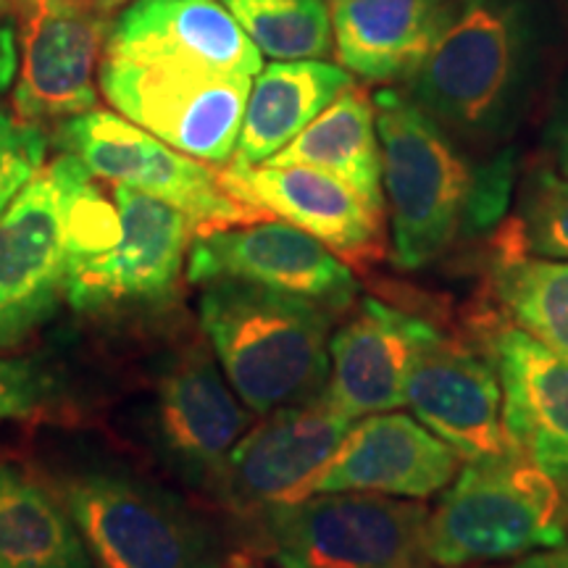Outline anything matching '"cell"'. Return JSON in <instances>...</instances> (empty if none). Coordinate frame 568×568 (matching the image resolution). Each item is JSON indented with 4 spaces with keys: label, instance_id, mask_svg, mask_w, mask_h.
<instances>
[{
    "label": "cell",
    "instance_id": "1",
    "mask_svg": "<svg viewBox=\"0 0 568 568\" xmlns=\"http://www.w3.org/2000/svg\"><path fill=\"white\" fill-rule=\"evenodd\" d=\"M550 45L548 0H450L408 98L464 151H503L535 103Z\"/></svg>",
    "mask_w": 568,
    "mask_h": 568
},
{
    "label": "cell",
    "instance_id": "2",
    "mask_svg": "<svg viewBox=\"0 0 568 568\" xmlns=\"http://www.w3.org/2000/svg\"><path fill=\"white\" fill-rule=\"evenodd\" d=\"M197 314L219 366L245 408L268 416L318 397L329 382L335 314L264 284H203Z\"/></svg>",
    "mask_w": 568,
    "mask_h": 568
},
{
    "label": "cell",
    "instance_id": "3",
    "mask_svg": "<svg viewBox=\"0 0 568 568\" xmlns=\"http://www.w3.org/2000/svg\"><path fill=\"white\" fill-rule=\"evenodd\" d=\"M374 116L395 261L424 268L466 237L477 163L403 92H376Z\"/></svg>",
    "mask_w": 568,
    "mask_h": 568
},
{
    "label": "cell",
    "instance_id": "4",
    "mask_svg": "<svg viewBox=\"0 0 568 568\" xmlns=\"http://www.w3.org/2000/svg\"><path fill=\"white\" fill-rule=\"evenodd\" d=\"M568 542V497L550 474L510 450L468 460L426 521V556L466 568Z\"/></svg>",
    "mask_w": 568,
    "mask_h": 568
},
{
    "label": "cell",
    "instance_id": "5",
    "mask_svg": "<svg viewBox=\"0 0 568 568\" xmlns=\"http://www.w3.org/2000/svg\"><path fill=\"white\" fill-rule=\"evenodd\" d=\"M59 487L95 568H222L211 524L124 468H82Z\"/></svg>",
    "mask_w": 568,
    "mask_h": 568
},
{
    "label": "cell",
    "instance_id": "6",
    "mask_svg": "<svg viewBox=\"0 0 568 568\" xmlns=\"http://www.w3.org/2000/svg\"><path fill=\"white\" fill-rule=\"evenodd\" d=\"M253 531L280 568H437L426 556V514L374 493H316L268 506Z\"/></svg>",
    "mask_w": 568,
    "mask_h": 568
},
{
    "label": "cell",
    "instance_id": "7",
    "mask_svg": "<svg viewBox=\"0 0 568 568\" xmlns=\"http://www.w3.org/2000/svg\"><path fill=\"white\" fill-rule=\"evenodd\" d=\"M101 88L132 124L205 163H226L237 145L253 77L166 53H105Z\"/></svg>",
    "mask_w": 568,
    "mask_h": 568
},
{
    "label": "cell",
    "instance_id": "8",
    "mask_svg": "<svg viewBox=\"0 0 568 568\" xmlns=\"http://www.w3.org/2000/svg\"><path fill=\"white\" fill-rule=\"evenodd\" d=\"M61 148L77 155L92 176L140 190L174 205L197 234L253 224L266 216L226 187L222 172L109 111H88L59 126Z\"/></svg>",
    "mask_w": 568,
    "mask_h": 568
},
{
    "label": "cell",
    "instance_id": "9",
    "mask_svg": "<svg viewBox=\"0 0 568 568\" xmlns=\"http://www.w3.org/2000/svg\"><path fill=\"white\" fill-rule=\"evenodd\" d=\"M88 172L63 153L0 213V351L30 339L67 301V213Z\"/></svg>",
    "mask_w": 568,
    "mask_h": 568
},
{
    "label": "cell",
    "instance_id": "10",
    "mask_svg": "<svg viewBox=\"0 0 568 568\" xmlns=\"http://www.w3.org/2000/svg\"><path fill=\"white\" fill-rule=\"evenodd\" d=\"M187 280H240L301 295L332 314L353 308L358 282L351 266L314 234L290 222H253L197 234Z\"/></svg>",
    "mask_w": 568,
    "mask_h": 568
},
{
    "label": "cell",
    "instance_id": "11",
    "mask_svg": "<svg viewBox=\"0 0 568 568\" xmlns=\"http://www.w3.org/2000/svg\"><path fill=\"white\" fill-rule=\"evenodd\" d=\"M406 403L460 458L485 460L514 450L503 426L495 364L424 318L410 355Z\"/></svg>",
    "mask_w": 568,
    "mask_h": 568
},
{
    "label": "cell",
    "instance_id": "12",
    "mask_svg": "<svg viewBox=\"0 0 568 568\" xmlns=\"http://www.w3.org/2000/svg\"><path fill=\"white\" fill-rule=\"evenodd\" d=\"M351 426L353 418L332 406L326 393L274 410L232 447L219 497L243 516L303 500Z\"/></svg>",
    "mask_w": 568,
    "mask_h": 568
},
{
    "label": "cell",
    "instance_id": "13",
    "mask_svg": "<svg viewBox=\"0 0 568 568\" xmlns=\"http://www.w3.org/2000/svg\"><path fill=\"white\" fill-rule=\"evenodd\" d=\"M251 424L253 410L203 345L184 347L163 368L155 389V426L169 464L184 481L219 497L232 447Z\"/></svg>",
    "mask_w": 568,
    "mask_h": 568
},
{
    "label": "cell",
    "instance_id": "14",
    "mask_svg": "<svg viewBox=\"0 0 568 568\" xmlns=\"http://www.w3.org/2000/svg\"><path fill=\"white\" fill-rule=\"evenodd\" d=\"M21 63L13 92L24 122L71 119L95 109L98 53L105 24L82 0H17Z\"/></svg>",
    "mask_w": 568,
    "mask_h": 568
},
{
    "label": "cell",
    "instance_id": "15",
    "mask_svg": "<svg viewBox=\"0 0 568 568\" xmlns=\"http://www.w3.org/2000/svg\"><path fill=\"white\" fill-rule=\"evenodd\" d=\"M460 456L416 418L374 414L351 426L308 497L316 493H374L429 497L456 479Z\"/></svg>",
    "mask_w": 568,
    "mask_h": 568
},
{
    "label": "cell",
    "instance_id": "16",
    "mask_svg": "<svg viewBox=\"0 0 568 568\" xmlns=\"http://www.w3.org/2000/svg\"><path fill=\"white\" fill-rule=\"evenodd\" d=\"M222 180L240 201L314 234L339 258L382 255V211L337 176L311 166H226Z\"/></svg>",
    "mask_w": 568,
    "mask_h": 568
},
{
    "label": "cell",
    "instance_id": "17",
    "mask_svg": "<svg viewBox=\"0 0 568 568\" xmlns=\"http://www.w3.org/2000/svg\"><path fill=\"white\" fill-rule=\"evenodd\" d=\"M493 353L510 447L566 487L568 361L518 326L497 332Z\"/></svg>",
    "mask_w": 568,
    "mask_h": 568
},
{
    "label": "cell",
    "instance_id": "18",
    "mask_svg": "<svg viewBox=\"0 0 568 568\" xmlns=\"http://www.w3.org/2000/svg\"><path fill=\"white\" fill-rule=\"evenodd\" d=\"M422 318L368 297L329 337L326 397L347 418L387 414L406 403V376Z\"/></svg>",
    "mask_w": 568,
    "mask_h": 568
},
{
    "label": "cell",
    "instance_id": "19",
    "mask_svg": "<svg viewBox=\"0 0 568 568\" xmlns=\"http://www.w3.org/2000/svg\"><path fill=\"white\" fill-rule=\"evenodd\" d=\"M122 234L98 272L88 308L122 303H161L180 282L184 253L195 224L159 197L113 184Z\"/></svg>",
    "mask_w": 568,
    "mask_h": 568
},
{
    "label": "cell",
    "instance_id": "20",
    "mask_svg": "<svg viewBox=\"0 0 568 568\" xmlns=\"http://www.w3.org/2000/svg\"><path fill=\"white\" fill-rule=\"evenodd\" d=\"M105 53L182 55L243 77L264 69V53L222 0H134L113 24Z\"/></svg>",
    "mask_w": 568,
    "mask_h": 568
},
{
    "label": "cell",
    "instance_id": "21",
    "mask_svg": "<svg viewBox=\"0 0 568 568\" xmlns=\"http://www.w3.org/2000/svg\"><path fill=\"white\" fill-rule=\"evenodd\" d=\"M351 88L353 77L335 63L316 59L268 63L253 80L230 166L266 163Z\"/></svg>",
    "mask_w": 568,
    "mask_h": 568
},
{
    "label": "cell",
    "instance_id": "22",
    "mask_svg": "<svg viewBox=\"0 0 568 568\" xmlns=\"http://www.w3.org/2000/svg\"><path fill=\"white\" fill-rule=\"evenodd\" d=\"M445 0H332L337 53L372 82L414 74L443 24Z\"/></svg>",
    "mask_w": 568,
    "mask_h": 568
},
{
    "label": "cell",
    "instance_id": "23",
    "mask_svg": "<svg viewBox=\"0 0 568 568\" xmlns=\"http://www.w3.org/2000/svg\"><path fill=\"white\" fill-rule=\"evenodd\" d=\"M0 568H95L61 495L11 464H0Z\"/></svg>",
    "mask_w": 568,
    "mask_h": 568
},
{
    "label": "cell",
    "instance_id": "24",
    "mask_svg": "<svg viewBox=\"0 0 568 568\" xmlns=\"http://www.w3.org/2000/svg\"><path fill=\"white\" fill-rule=\"evenodd\" d=\"M266 163L318 169L351 184L366 201L385 209L374 101H368L364 90L351 88L343 92Z\"/></svg>",
    "mask_w": 568,
    "mask_h": 568
},
{
    "label": "cell",
    "instance_id": "25",
    "mask_svg": "<svg viewBox=\"0 0 568 568\" xmlns=\"http://www.w3.org/2000/svg\"><path fill=\"white\" fill-rule=\"evenodd\" d=\"M495 295L518 329L568 361V261L497 255Z\"/></svg>",
    "mask_w": 568,
    "mask_h": 568
},
{
    "label": "cell",
    "instance_id": "26",
    "mask_svg": "<svg viewBox=\"0 0 568 568\" xmlns=\"http://www.w3.org/2000/svg\"><path fill=\"white\" fill-rule=\"evenodd\" d=\"M261 53L276 61L318 59L329 51L332 9L326 0H222Z\"/></svg>",
    "mask_w": 568,
    "mask_h": 568
},
{
    "label": "cell",
    "instance_id": "27",
    "mask_svg": "<svg viewBox=\"0 0 568 568\" xmlns=\"http://www.w3.org/2000/svg\"><path fill=\"white\" fill-rule=\"evenodd\" d=\"M568 258V172L539 166L524 184L516 219L500 234V258Z\"/></svg>",
    "mask_w": 568,
    "mask_h": 568
},
{
    "label": "cell",
    "instance_id": "28",
    "mask_svg": "<svg viewBox=\"0 0 568 568\" xmlns=\"http://www.w3.org/2000/svg\"><path fill=\"white\" fill-rule=\"evenodd\" d=\"M45 138L32 122L0 111V213L42 169Z\"/></svg>",
    "mask_w": 568,
    "mask_h": 568
},
{
    "label": "cell",
    "instance_id": "29",
    "mask_svg": "<svg viewBox=\"0 0 568 568\" xmlns=\"http://www.w3.org/2000/svg\"><path fill=\"white\" fill-rule=\"evenodd\" d=\"M51 382L34 361L0 358V418L32 414L45 400Z\"/></svg>",
    "mask_w": 568,
    "mask_h": 568
},
{
    "label": "cell",
    "instance_id": "30",
    "mask_svg": "<svg viewBox=\"0 0 568 568\" xmlns=\"http://www.w3.org/2000/svg\"><path fill=\"white\" fill-rule=\"evenodd\" d=\"M548 142H550L552 159H556V166L568 172V88L564 90V95H560L556 113H552Z\"/></svg>",
    "mask_w": 568,
    "mask_h": 568
},
{
    "label": "cell",
    "instance_id": "31",
    "mask_svg": "<svg viewBox=\"0 0 568 568\" xmlns=\"http://www.w3.org/2000/svg\"><path fill=\"white\" fill-rule=\"evenodd\" d=\"M17 74V38L11 27H0V92L9 88Z\"/></svg>",
    "mask_w": 568,
    "mask_h": 568
},
{
    "label": "cell",
    "instance_id": "32",
    "mask_svg": "<svg viewBox=\"0 0 568 568\" xmlns=\"http://www.w3.org/2000/svg\"><path fill=\"white\" fill-rule=\"evenodd\" d=\"M510 568H568V545L545 548V552H531Z\"/></svg>",
    "mask_w": 568,
    "mask_h": 568
},
{
    "label": "cell",
    "instance_id": "33",
    "mask_svg": "<svg viewBox=\"0 0 568 568\" xmlns=\"http://www.w3.org/2000/svg\"><path fill=\"white\" fill-rule=\"evenodd\" d=\"M82 3H88V6H92V9H98V11H109V9H116V6L126 3V0H82Z\"/></svg>",
    "mask_w": 568,
    "mask_h": 568
},
{
    "label": "cell",
    "instance_id": "34",
    "mask_svg": "<svg viewBox=\"0 0 568 568\" xmlns=\"http://www.w3.org/2000/svg\"><path fill=\"white\" fill-rule=\"evenodd\" d=\"M6 6H17V0H0V9H6Z\"/></svg>",
    "mask_w": 568,
    "mask_h": 568
},
{
    "label": "cell",
    "instance_id": "35",
    "mask_svg": "<svg viewBox=\"0 0 568 568\" xmlns=\"http://www.w3.org/2000/svg\"><path fill=\"white\" fill-rule=\"evenodd\" d=\"M234 568H255V566H251V564H234Z\"/></svg>",
    "mask_w": 568,
    "mask_h": 568
},
{
    "label": "cell",
    "instance_id": "36",
    "mask_svg": "<svg viewBox=\"0 0 568 568\" xmlns=\"http://www.w3.org/2000/svg\"><path fill=\"white\" fill-rule=\"evenodd\" d=\"M564 493H566V497H568V485H566V487H564Z\"/></svg>",
    "mask_w": 568,
    "mask_h": 568
}]
</instances>
